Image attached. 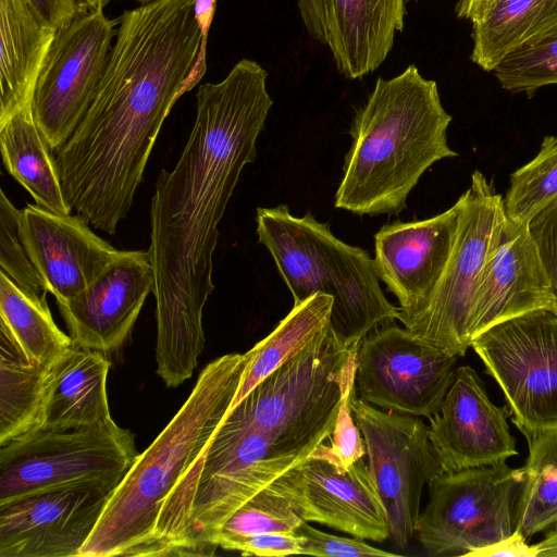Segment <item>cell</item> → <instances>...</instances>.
<instances>
[{
  "label": "cell",
  "mask_w": 557,
  "mask_h": 557,
  "mask_svg": "<svg viewBox=\"0 0 557 557\" xmlns=\"http://www.w3.org/2000/svg\"><path fill=\"white\" fill-rule=\"evenodd\" d=\"M55 32L27 0H0V123L30 102Z\"/></svg>",
  "instance_id": "obj_24"
},
{
  "label": "cell",
  "mask_w": 557,
  "mask_h": 557,
  "mask_svg": "<svg viewBox=\"0 0 557 557\" xmlns=\"http://www.w3.org/2000/svg\"><path fill=\"white\" fill-rule=\"evenodd\" d=\"M555 197L557 136H545L539 153L510 175L509 188L503 197L505 216L515 223H529Z\"/></svg>",
  "instance_id": "obj_31"
},
{
  "label": "cell",
  "mask_w": 557,
  "mask_h": 557,
  "mask_svg": "<svg viewBox=\"0 0 557 557\" xmlns=\"http://www.w3.org/2000/svg\"><path fill=\"white\" fill-rule=\"evenodd\" d=\"M524 437L557 428V314L540 309L500 322L471 343Z\"/></svg>",
  "instance_id": "obj_11"
},
{
  "label": "cell",
  "mask_w": 557,
  "mask_h": 557,
  "mask_svg": "<svg viewBox=\"0 0 557 557\" xmlns=\"http://www.w3.org/2000/svg\"><path fill=\"white\" fill-rule=\"evenodd\" d=\"M332 306L333 298L324 294H317L294 305L277 326L246 352L248 362L231 409L330 324Z\"/></svg>",
  "instance_id": "obj_28"
},
{
  "label": "cell",
  "mask_w": 557,
  "mask_h": 557,
  "mask_svg": "<svg viewBox=\"0 0 557 557\" xmlns=\"http://www.w3.org/2000/svg\"><path fill=\"white\" fill-rule=\"evenodd\" d=\"M48 370L0 323V446L40 429Z\"/></svg>",
  "instance_id": "obj_27"
},
{
  "label": "cell",
  "mask_w": 557,
  "mask_h": 557,
  "mask_svg": "<svg viewBox=\"0 0 557 557\" xmlns=\"http://www.w3.org/2000/svg\"><path fill=\"white\" fill-rule=\"evenodd\" d=\"M20 218L21 210L11 202L1 189L0 271L24 292L34 296H41L48 292L21 238Z\"/></svg>",
  "instance_id": "obj_34"
},
{
  "label": "cell",
  "mask_w": 557,
  "mask_h": 557,
  "mask_svg": "<svg viewBox=\"0 0 557 557\" xmlns=\"http://www.w3.org/2000/svg\"><path fill=\"white\" fill-rule=\"evenodd\" d=\"M552 292L550 311L557 314V197L528 223Z\"/></svg>",
  "instance_id": "obj_36"
},
{
  "label": "cell",
  "mask_w": 557,
  "mask_h": 557,
  "mask_svg": "<svg viewBox=\"0 0 557 557\" xmlns=\"http://www.w3.org/2000/svg\"><path fill=\"white\" fill-rule=\"evenodd\" d=\"M20 235L45 288L57 304L86 289L123 252L102 239L78 214H58L27 203Z\"/></svg>",
  "instance_id": "obj_19"
},
{
  "label": "cell",
  "mask_w": 557,
  "mask_h": 557,
  "mask_svg": "<svg viewBox=\"0 0 557 557\" xmlns=\"http://www.w3.org/2000/svg\"><path fill=\"white\" fill-rule=\"evenodd\" d=\"M522 481V469L506 463L441 473L417 524L426 554L469 556L509 536Z\"/></svg>",
  "instance_id": "obj_10"
},
{
  "label": "cell",
  "mask_w": 557,
  "mask_h": 557,
  "mask_svg": "<svg viewBox=\"0 0 557 557\" xmlns=\"http://www.w3.org/2000/svg\"><path fill=\"white\" fill-rule=\"evenodd\" d=\"M258 240L271 253L294 305L324 294L333 298L331 327L347 346L399 318L385 297L374 261L360 247L335 237L329 223L307 212L298 218L286 205L257 209Z\"/></svg>",
  "instance_id": "obj_5"
},
{
  "label": "cell",
  "mask_w": 557,
  "mask_h": 557,
  "mask_svg": "<svg viewBox=\"0 0 557 557\" xmlns=\"http://www.w3.org/2000/svg\"><path fill=\"white\" fill-rule=\"evenodd\" d=\"M225 550L240 552L246 556L282 557L301 555L304 539L297 533H262L243 536L223 543Z\"/></svg>",
  "instance_id": "obj_38"
},
{
  "label": "cell",
  "mask_w": 557,
  "mask_h": 557,
  "mask_svg": "<svg viewBox=\"0 0 557 557\" xmlns=\"http://www.w3.org/2000/svg\"><path fill=\"white\" fill-rule=\"evenodd\" d=\"M104 352L74 344L49 368L41 430H69L109 421Z\"/></svg>",
  "instance_id": "obj_23"
},
{
  "label": "cell",
  "mask_w": 557,
  "mask_h": 557,
  "mask_svg": "<svg viewBox=\"0 0 557 557\" xmlns=\"http://www.w3.org/2000/svg\"><path fill=\"white\" fill-rule=\"evenodd\" d=\"M471 22L470 59L493 72L512 52L557 29V0H493Z\"/></svg>",
  "instance_id": "obj_25"
},
{
  "label": "cell",
  "mask_w": 557,
  "mask_h": 557,
  "mask_svg": "<svg viewBox=\"0 0 557 557\" xmlns=\"http://www.w3.org/2000/svg\"><path fill=\"white\" fill-rule=\"evenodd\" d=\"M304 520L269 485L242 505L223 524L219 547L231 540L262 533H294Z\"/></svg>",
  "instance_id": "obj_33"
},
{
  "label": "cell",
  "mask_w": 557,
  "mask_h": 557,
  "mask_svg": "<svg viewBox=\"0 0 557 557\" xmlns=\"http://www.w3.org/2000/svg\"><path fill=\"white\" fill-rule=\"evenodd\" d=\"M459 202L425 220L397 221L374 235V267L399 302L403 320L431 297L450 257L458 227Z\"/></svg>",
  "instance_id": "obj_18"
},
{
  "label": "cell",
  "mask_w": 557,
  "mask_h": 557,
  "mask_svg": "<svg viewBox=\"0 0 557 557\" xmlns=\"http://www.w3.org/2000/svg\"><path fill=\"white\" fill-rule=\"evenodd\" d=\"M115 488L73 484L0 504V557H78Z\"/></svg>",
  "instance_id": "obj_15"
},
{
  "label": "cell",
  "mask_w": 557,
  "mask_h": 557,
  "mask_svg": "<svg viewBox=\"0 0 557 557\" xmlns=\"http://www.w3.org/2000/svg\"><path fill=\"white\" fill-rule=\"evenodd\" d=\"M85 9L104 8L110 0H77Z\"/></svg>",
  "instance_id": "obj_44"
},
{
  "label": "cell",
  "mask_w": 557,
  "mask_h": 557,
  "mask_svg": "<svg viewBox=\"0 0 557 557\" xmlns=\"http://www.w3.org/2000/svg\"><path fill=\"white\" fill-rule=\"evenodd\" d=\"M493 0H459L456 4V14L459 18L473 21Z\"/></svg>",
  "instance_id": "obj_42"
},
{
  "label": "cell",
  "mask_w": 557,
  "mask_h": 557,
  "mask_svg": "<svg viewBox=\"0 0 557 557\" xmlns=\"http://www.w3.org/2000/svg\"><path fill=\"white\" fill-rule=\"evenodd\" d=\"M275 445L231 409L206 451L190 511L195 555H213L225 521L249 498L309 456Z\"/></svg>",
  "instance_id": "obj_8"
},
{
  "label": "cell",
  "mask_w": 557,
  "mask_h": 557,
  "mask_svg": "<svg viewBox=\"0 0 557 557\" xmlns=\"http://www.w3.org/2000/svg\"><path fill=\"white\" fill-rule=\"evenodd\" d=\"M326 44L349 79L374 72L404 29L405 0H323Z\"/></svg>",
  "instance_id": "obj_22"
},
{
  "label": "cell",
  "mask_w": 557,
  "mask_h": 557,
  "mask_svg": "<svg viewBox=\"0 0 557 557\" xmlns=\"http://www.w3.org/2000/svg\"><path fill=\"white\" fill-rule=\"evenodd\" d=\"M85 9L57 29L30 99L34 120L55 152L89 109L109 60L119 18Z\"/></svg>",
  "instance_id": "obj_12"
},
{
  "label": "cell",
  "mask_w": 557,
  "mask_h": 557,
  "mask_svg": "<svg viewBox=\"0 0 557 557\" xmlns=\"http://www.w3.org/2000/svg\"><path fill=\"white\" fill-rule=\"evenodd\" d=\"M552 306L548 278L528 223L506 219L481 272L468 319V336L530 311Z\"/></svg>",
  "instance_id": "obj_21"
},
{
  "label": "cell",
  "mask_w": 557,
  "mask_h": 557,
  "mask_svg": "<svg viewBox=\"0 0 557 557\" xmlns=\"http://www.w3.org/2000/svg\"><path fill=\"white\" fill-rule=\"evenodd\" d=\"M458 358L394 322L383 324L359 345L356 393L380 409L429 419L455 380Z\"/></svg>",
  "instance_id": "obj_14"
},
{
  "label": "cell",
  "mask_w": 557,
  "mask_h": 557,
  "mask_svg": "<svg viewBox=\"0 0 557 557\" xmlns=\"http://www.w3.org/2000/svg\"><path fill=\"white\" fill-rule=\"evenodd\" d=\"M507 418L476 372L458 367L438 411L429 418V438L443 472L497 466L518 455Z\"/></svg>",
  "instance_id": "obj_17"
},
{
  "label": "cell",
  "mask_w": 557,
  "mask_h": 557,
  "mask_svg": "<svg viewBox=\"0 0 557 557\" xmlns=\"http://www.w3.org/2000/svg\"><path fill=\"white\" fill-rule=\"evenodd\" d=\"M247 362L246 352L227 354L203 368L183 406L112 493L78 557L195 555L190 511L197 480Z\"/></svg>",
  "instance_id": "obj_3"
},
{
  "label": "cell",
  "mask_w": 557,
  "mask_h": 557,
  "mask_svg": "<svg viewBox=\"0 0 557 557\" xmlns=\"http://www.w3.org/2000/svg\"><path fill=\"white\" fill-rule=\"evenodd\" d=\"M36 13L55 29L66 25L85 8L77 0H27Z\"/></svg>",
  "instance_id": "obj_39"
},
{
  "label": "cell",
  "mask_w": 557,
  "mask_h": 557,
  "mask_svg": "<svg viewBox=\"0 0 557 557\" xmlns=\"http://www.w3.org/2000/svg\"><path fill=\"white\" fill-rule=\"evenodd\" d=\"M269 486L285 497L304 521L361 540L389 539L381 497L362 458L344 469L312 450Z\"/></svg>",
  "instance_id": "obj_16"
},
{
  "label": "cell",
  "mask_w": 557,
  "mask_h": 557,
  "mask_svg": "<svg viewBox=\"0 0 557 557\" xmlns=\"http://www.w3.org/2000/svg\"><path fill=\"white\" fill-rule=\"evenodd\" d=\"M46 295L24 292L0 271V323L10 331L33 364L49 369L74 339L55 324Z\"/></svg>",
  "instance_id": "obj_29"
},
{
  "label": "cell",
  "mask_w": 557,
  "mask_h": 557,
  "mask_svg": "<svg viewBox=\"0 0 557 557\" xmlns=\"http://www.w3.org/2000/svg\"><path fill=\"white\" fill-rule=\"evenodd\" d=\"M267 71L242 59L219 83L199 85L196 119L172 171L157 178L150 206L157 374L188 380L205 347L203 308L214 290L218 225L273 104Z\"/></svg>",
  "instance_id": "obj_1"
},
{
  "label": "cell",
  "mask_w": 557,
  "mask_h": 557,
  "mask_svg": "<svg viewBox=\"0 0 557 557\" xmlns=\"http://www.w3.org/2000/svg\"><path fill=\"white\" fill-rule=\"evenodd\" d=\"M136 1H139L141 3H145V2H148V1H151V0H136Z\"/></svg>",
  "instance_id": "obj_45"
},
{
  "label": "cell",
  "mask_w": 557,
  "mask_h": 557,
  "mask_svg": "<svg viewBox=\"0 0 557 557\" xmlns=\"http://www.w3.org/2000/svg\"><path fill=\"white\" fill-rule=\"evenodd\" d=\"M295 533L304 539L301 555L332 557L397 556L373 547L358 537L348 539L322 532L308 524L307 521H302Z\"/></svg>",
  "instance_id": "obj_37"
},
{
  "label": "cell",
  "mask_w": 557,
  "mask_h": 557,
  "mask_svg": "<svg viewBox=\"0 0 557 557\" xmlns=\"http://www.w3.org/2000/svg\"><path fill=\"white\" fill-rule=\"evenodd\" d=\"M300 16L311 38L326 44L323 0H297Z\"/></svg>",
  "instance_id": "obj_41"
},
{
  "label": "cell",
  "mask_w": 557,
  "mask_h": 557,
  "mask_svg": "<svg viewBox=\"0 0 557 557\" xmlns=\"http://www.w3.org/2000/svg\"><path fill=\"white\" fill-rule=\"evenodd\" d=\"M358 348L329 324L232 409L275 445L312 451L331 436L342 401L355 387Z\"/></svg>",
  "instance_id": "obj_6"
},
{
  "label": "cell",
  "mask_w": 557,
  "mask_h": 557,
  "mask_svg": "<svg viewBox=\"0 0 557 557\" xmlns=\"http://www.w3.org/2000/svg\"><path fill=\"white\" fill-rule=\"evenodd\" d=\"M529 454L516 506L515 530L530 537L557 529V428L525 437Z\"/></svg>",
  "instance_id": "obj_30"
},
{
  "label": "cell",
  "mask_w": 557,
  "mask_h": 557,
  "mask_svg": "<svg viewBox=\"0 0 557 557\" xmlns=\"http://www.w3.org/2000/svg\"><path fill=\"white\" fill-rule=\"evenodd\" d=\"M356 394V387H352L345 395L334 430L329 437L330 445H325L323 442L313 449L317 455L344 469H347L367 454L363 437L351 410V400Z\"/></svg>",
  "instance_id": "obj_35"
},
{
  "label": "cell",
  "mask_w": 557,
  "mask_h": 557,
  "mask_svg": "<svg viewBox=\"0 0 557 557\" xmlns=\"http://www.w3.org/2000/svg\"><path fill=\"white\" fill-rule=\"evenodd\" d=\"M470 557H537L535 544H528L522 534L513 531L509 536L486 545L469 554Z\"/></svg>",
  "instance_id": "obj_40"
},
{
  "label": "cell",
  "mask_w": 557,
  "mask_h": 557,
  "mask_svg": "<svg viewBox=\"0 0 557 557\" xmlns=\"http://www.w3.org/2000/svg\"><path fill=\"white\" fill-rule=\"evenodd\" d=\"M537 557H557V529L545 533L542 541L535 544Z\"/></svg>",
  "instance_id": "obj_43"
},
{
  "label": "cell",
  "mask_w": 557,
  "mask_h": 557,
  "mask_svg": "<svg viewBox=\"0 0 557 557\" xmlns=\"http://www.w3.org/2000/svg\"><path fill=\"white\" fill-rule=\"evenodd\" d=\"M351 410L366 444L389 539L404 549L417 532L424 485L443 473L429 426L420 417L377 409L357 394Z\"/></svg>",
  "instance_id": "obj_13"
},
{
  "label": "cell",
  "mask_w": 557,
  "mask_h": 557,
  "mask_svg": "<svg viewBox=\"0 0 557 557\" xmlns=\"http://www.w3.org/2000/svg\"><path fill=\"white\" fill-rule=\"evenodd\" d=\"M0 147L8 173L30 194L37 206L58 214L72 213L54 153L34 120L30 102L0 123Z\"/></svg>",
  "instance_id": "obj_26"
},
{
  "label": "cell",
  "mask_w": 557,
  "mask_h": 557,
  "mask_svg": "<svg viewBox=\"0 0 557 557\" xmlns=\"http://www.w3.org/2000/svg\"><path fill=\"white\" fill-rule=\"evenodd\" d=\"M86 114L54 153L70 207L115 234L160 128L188 89L203 44L196 0H151L124 11Z\"/></svg>",
  "instance_id": "obj_2"
},
{
  "label": "cell",
  "mask_w": 557,
  "mask_h": 557,
  "mask_svg": "<svg viewBox=\"0 0 557 557\" xmlns=\"http://www.w3.org/2000/svg\"><path fill=\"white\" fill-rule=\"evenodd\" d=\"M138 453L131 431L109 421L36 430L0 446V504L59 486H117Z\"/></svg>",
  "instance_id": "obj_7"
},
{
  "label": "cell",
  "mask_w": 557,
  "mask_h": 557,
  "mask_svg": "<svg viewBox=\"0 0 557 557\" xmlns=\"http://www.w3.org/2000/svg\"><path fill=\"white\" fill-rule=\"evenodd\" d=\"M457 201V234L444 272L425 305L401 323L418 339L463 357L471 347L468 319L473 295L506 216L503 196L478 170Z\"/></svg>",
  "instance_id": "obj_9"
},
{
  "label": "cell",
  "mask_w": 557,
  "mask_h": 557,
  "mask_svg": "<svg viewBox=\"0 0 557 557\" xmlns=\"http://www.w3.org/2000/svg\"><path fill=\"white\" fill-rule=\"evenodd\" d=\"M153 287L148 250H123L86 289L57 305L76 344L109 352L129 336Z\"/></svg>",
  "instance_id": "obj_20"
},
{
  "label": "cell",
  "mask_w": 557,
  "mask_h": 557,
  "mask_svg": "<svg viewBox=\"0 0 557 557\" xmlns=\"http://www.w3.org/2000/svg\"><path fill=\"white\" fill-rule=\"evenodd\" d=\"M500 87L511 94L557 85V29L512 52L494 70Z\"/></svg>",
  "instance_id": "obj_32"
},
{
  "label": "cell",
  "mask_w": 557,
  "mask_h": 557,
  "mask_svg": "<svg viewBox=\"0 0 557 557\" xmlns=\"http://www.w3.org/2000/svg\"><path fill=\"white\" fill-rule=\"evenodd\" d=\"M450 122L436 82L414 64L391 79L379 77L351 122L335 208L398 214L432 164L458 156L447 144Z\"/></svg>",
  "instance_id": "obj_4"
}]
</instances>
